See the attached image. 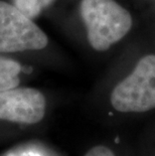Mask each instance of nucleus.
I'll return each mask as SVG.
<instances>
[{
  "label": "nucleus",
  "mask_w": 155,
  "mask_h": 156,
  "mask_svg": "<svg viewBox=\"0 0 155 156\" xmlns=\"http://www.w3.org/2000/svg\"><path fill=\"white\" fill-rule=\"evenodd\" d=\"M21 66L16 61L0 56V93L17 87Z\"/></svg>",
  "instance_id": "39448f33"
},
{
  "label": "nucleus",
  "mask_w": 155,
  "mask_h": 156,
  "mask_svg": "<svg viewBox=\"0 0 155 156\" xmlns=\"http://www.w3.org/2000/svg\"><path fill=\"white\" fill-rule=\"evenodd\" d=\"M111 105L121 113H144L155 109V55L141 58L126 78L115 86Z\"/></svg>",
  "instance_id": "f03ea898"
},
{
  "label": "nucleus",
  "mask_w": 155,
  "mask_h": 156,
  "mask_svg": "<svg viewBox=\"0 0 155 156\" xmlns=\"http://www.w3.org/2000/svg\"><path fill=\"white\" fill-rule=\"evenodd\" d=\"M80 13L89 44L97 51L119 42L133 25L131 13L116 0H82Z\"/></svg>",
  "instance_id": "f257e3e1"
},
{
  "label": "nucleus",
  "mask_w": 155,
  "mask_h": 156,
  "mask_svg": "<svg viewBox=\"0 0 155 156\" xmlns=\"http://www.w3.org/2000/svg\"><path fill=\"white\" fill-rule=\"evenodd\" d=\"M54 1H55V0H42V4H44V8L48 7V6L51 5Z\"/></svg>",
  "instance_id": "6e6552de"
},
{
  "label": "nucleus",
  "mask_w": 155,
  "mask_h": 156,
  "mask_svg": "<svg viewBox=\"0 0 155 156\" xmlns=\"http://www.w3.org/2000/svg\"><path fill=\"white\" fill-rule=\"evenodd\" d=\"M48 44L47 34L14 5L0 1V52L39 51Z\"/></svg>",
  "instance_id": "7ed1b4c3"
},
{
  "label": "nucleus",
  "mask_w": 155,
  "mask_h": 156,
  "mask_svg": "<svg viewBox=\"0 0 155 156\" xmlns=\"http://www.w3.org/2000/svg\"><path fill=\"white\" fill-rule=\"evenodd\" d=\"M13 2L18 10L31 19L37 17L44 9L42 0H13Z\"/></svg>",
  "instance_id": "423d86ee"
},
{
  "label": "nucleus",
  "mask_w": 155,
  "mask_h": 156,
  "mask_svg": "<svg viewBox=\"0 0 155 156\" xmlns=\"http://www.w3.org/2000/svg\"><path fill=\"white\" fill-rule=\"evenodd\" d=\"M85 156H116L110 148L103 145H97L91 148Z\"/></svg>",
  "instance_id": "0eeeda50"
},
{
  "label": "nucleus",
  "mask_w": 155,
  "mask_h": 156,
  "mask_svg": "<svg viewBox=\"0 0 155 156\" xmlns=\"http://www.w3.org/2000/svg\"><path fill=\"white\" fill-rule=\"evenodd\" d=\"M47 101L33 88H12L0 93V120L36 124L44 117Z\"/></svg>",
  "instance_id": "20e7f679"
}]
</instances>
